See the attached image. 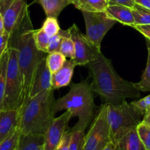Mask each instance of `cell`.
<instances>
[{"label":"cell","mask_w":150,"mask_h":150,"mask_svg":"<svg viewBox=\"0 0 150 150\" xmlns=\"http://www.w3.org/2000/svg\"><path fill=\"white\" fill-rule=\"evenodd\" d=\"M102 150H116V146L113 141H110Z\"/></svg>","instance_id":"39"},{"label":"cell","mask_w":150,"mask_h":150,"mask_svg":"<svg viewBox=\"0 0 150 150\" xmlns=\"http://www.w3.org/2000/svg\"><path fill=\"white\" fill-rule=\"evenodd\" d=\"M104 12L109 17L116 21V23H120L131 27H133L135 25L131 7L123 4H109Z\"/></svg>","instance_id":"14"},{"label":"cell","mask_w":150,"mask_h":150,"mask_svg":"<svg viewBox=\"0 0 150 150\" xmlns=\"http://www.w3.org/2000/svg\"><path fill=\"white\" fill-rule=\"evenodd\" d=\"M9 40H10V35L7 32L0 35V57L8 48Z\"/></svg>","instance_id":"33"},{"label":"cell","mask_w":150,"mask_h":150,"mask_svg":"<svg viewBox=\"0 0 150 150\" xmlns=\"http://www.w3.org/2000/svg\"><path fill=\"white\" fill-rule=\"evenodd\" d=\"M27 9L24 0H0V13L7 33L11 35Z\"/></svg>","instance_id":"10"},{"label":"cell","mask_w":150,"mask_h":150,"mask_svg":"<svg viewBox=\"0 0 150 150\" xmlns=\"http://www.w3.org/2000/svg\"><path fill=\"white\" fill-rule=\"evenodd\" d=\"M44 141V135H20L17 150H41Z\"/></svg>","instance_id":"18"},{"label":"cell","mask_w":150,"mask_h":150,"mask_svg":"<svg viewBox=\"0 0 150 150\" xmlns=\"http://www.w3.org/2000/svg\"><path fill=\"white\" fill-rule=\"evenodd\" d=\"M69 35H70L69 29H66V30H63V29H60L58 33L54 35V36L51 37L49 39V42L48 54L49 53L60 51V45H61L63 38H64V37L69 36Z\"/></svg>","instance_id":"26"},{"label":"cell","mask_w":150,"mask_h":150,"mask_svg":"<svg viewBox=\"0 0 150 150\" xmlns=\"http://www.w3.org/2000/svg\"><path fill=\"white\" fill-rule=\"evenodd\" d=\"M116 150H146L137 133L136 127L130 129L113 142Z\"/></svg>","instance_id":"16"},{"label":"cell","mask_w":150,"mask_h":150,"mask_svg":"<svg viewBox=\"0 0 150 150\" xmlns=\"http://www.w3.org/2000/svg\"><path fill=\"white\" fill-rule=\"evenodd\" d=\"M60 52L64 55L66 58H69L71 60L74 59L75 56L74 43L70 35L64 37L60 45Z\"/></svg>","instance_id":"27"},{"label":"cell","mask_w":150,"mask_h":150,"mask_svg":"<svg viewBox=\"0 0 150 150\" xmlns=\"http://www.w3.org/2000/svg\"><path fill=\"white\" fill-rule=\"evenodd\" d=\"M18 110L0 111V144L10 137L18 128Z\"/></svg>","instance_id":"13"},{"label":"cell","mask_w":150,"mask_h":150,"mask_svg":"<svg viewBox=\"0 0 150 150\" xmlns=\"http://www.w3.org/2000/svg\"><path fill=\"white\" fill-rule=\"evenodd\" d=\"M109 4H119L127 6L132 8L135 4V1L132 0H108Z\"/></svg>","instance_id":"35"},{"label":"cell","mask_w":150,"mask_h":150,"mask_svg":"<svg viewBox=\"0 0 150 150\" xmlns=\"http://www.w3.org/2000/svg\"><path fill=\"white\" fill-rule=\"evenodd\" d=\"M135 29L142 34L146 39H148L150 40V24L148 25H136L133 27Z\"/></svg>","instance_id":"34"},{"label":"cell","mask_w":150,"mask_h":150,"mask_svg":"<svg viewBox=\"0 0 150 150\" xmlns=\"http://www.w3.org/2000/svg\"><path fill=\"white\" fill-rule=\"evenodd\" d=\"M54 90L27 98L18 109V128L21 134L44 135L54 119Z\"/></svg>","instance_id":"3"},{"label":"cell","mask_w":150,"mask_h":150,"mask_svg":"<svg viewBox=\"0 0 150 150\" xmlns=\"http://www.w3.org/2000/svg\"><path fill=\"white\" fill-rule=\"evenodd\" d=\"M20 135V130L17 128L10 137L0 144V150H17Z\"/></svg>","instance_id":"30"},{"label":"cell","mask_w":150,"mask_h":150,"mask_svg":"<svg viewBox=\"0 0 150 150\" xmlns=\"http://www.w3.org/2000/svg\"><path fill=\"white\" fill-rule=\"evenodd\" d=\"M148 49V57H147L146 67L143 73L140 81L133 83V86L140 92H149L150 91V48Z\"/></svg>","instance_id":"23"},{"label":"cell","mask_w":150,"mask_h":150,"mask_svg":"<svg viewBox=\"0 0 150 150\" xmlns=\"http://www.w3.org/2000/svg\"><path fill=\"white\" fill-rule=\"evenodd\" d=\"M46 64L51 74L60 70L66 62V58L60 51L49 53L46 56Z\"/></svg>","instance_id":"22"},{"label":"cell","mask_w":150,"mask_h":150,"mask_svg":"<svg viewBox=\"0 0 150 150\" xmlns=\"http://www.w3.org/2000/svg\"><path fill=\"white\" fill-rule=\"evenodd\" d=\"M107 111V103L103 104L85 135L82 150H102L112 141Z\"/></svg>","instance_id":"7"},{"label":"cell","mask_w":150,"mask_h":150,"mask_svg":"<svg viewBox=\"0 0 150 150\" xmlns=\"http://www.w3.org/2000/svg\"><path fill=\"white\" fill-rule=\"evenodd\" d=\"M141 122L150 127V108L146 111L144 115L143 116V120Z\"/></svg>","instance_id":"36"},{"label":"cell","mask_w":150,"mask_h":150,"mask_svg":"<svg viewBox=\"0 0 150 150\" xmlns=\"http://www.w3.org/2000/svg\"><path fill=\"white\" fill-rule=\"evenodd\" d=\"M6 32L5 28H4V19H3L2 16L0 13V35H3Z\"/></svg>","instance_id":"38"},{"label":"cell","mask_w":150,"mask_h":150,"mask_svg":"<svg viewBox=\"0 0 150 150\" xmlns=\"http://www.w3.org/2000/svg\"><path fill=\"white\" fill-rule=\"evenodd\" d=\"M33 30L29 9H27L10 35L9 40L8 47H13L18 50V62L21 77L24 100L29 97L38 64L48 54L37 48L32 37Z\"/></svg>","instance_id":"1"},{"label":"cell","mask_w":150,"mask_h":150,"mask_svg":"<svg viewBox=\"0 0 150 150\" xmlns=\"http://www.w3.org/2000/svg\"><path fill=\"white\" fill-rule=\"evenodd\" d=\"M132 12L135 21L134 26L150 24V9L135 3L132 7Z\"/></svg>","instance_id":"21"},{"label":"cell","mask_w":150,"mask_h":150,"mask_svg":"<svg viewBox=\"0 0 150 150\" xmlns=\"http://www.w3.org/2000/svg\"><path fill=\"white\" fill-rule=\"evenodd\" d=\"M8 57L9 52L7 48V51L0 57V111L2 110L3 102H4Z\"/></svg>","instance_id":"20"},{"label":"cell","mask_w":150,"mask_h":150,"mask_svg":"<svg viewBox=\"0 0 150 150\" xmlns=\"http://www.w3.org/2000/svg\"><path fill=\"white\" fill-rule=\"evenodd\" d=\"M146 42L147 47L150 48V40H148V39L146 40Z\"/></svg>","instance_id":"40"},{"label":"cell","mask_w":150,"mask_h":150,"mask_svg":"<svg viewBox=\"0 0 150 150\" xmlns=\"http://www.w3.org/2000/svg\"><path fill=\"white\" fill-rule=\"evenodd\" d=\"M72 4L81 12H104L109 5L108 0H72Z\"/></svg>","instance_id":"19"},{"label":"cell","mask_w":150,"mask_h":150,"mask_svg":"<svg viewBox=\"0 0 150 150\" xmlns=\"http://www.w3.org/2000/svg\"><path fill=\"white\" fill-rule=\"evenodd\" d=\"M34 42L37 48L39 51L48 54V46L50 37L44 32L42 28L38 29H34L32 32Z\"/></svg>","instance_id":"24"},{"label":"cell","mask_w":150,"mask_h":150,"mask_svg":"<svg viewBox=\"0 0 150 150\" xmlns=\"http://www.w3.org/2000/svg\"><path fill=\"white\" fill-rule=\"evenodd\" d=\"M46 58H44L38 64L35 76H34L32 89H31L28 98L35 96L44 91L52 89L51 73L46 64Z\"/></svg>","instance_id":"12"},{"label":"cell","mask_w":150,"mask_h":150,"mask_svg":"<svg viewBox=\"0 0 150 150\" xmlns=\"http://www.w3.org/2000/svg\"><path fill=\"white\" fill-rule=\"evenodd\" d=\"M71 138V130H67L65 132L61 141L55 150H69Z\"/></svg>","instance_id":"32"},{"label":"cell","mask_w":150,"mask_h":150,"mask_svg":"<svg viewBox=\"0 0 150 150\" xmlns=\"http://www.w3.org/2000/svg\"><path fill=\"white\" fill-rule=\"evenodd\" d=\"M107 105V121L113 142L117 140L129 130L136 127L141 122V117L126 100L118 105L108 103Z\"/></svg>","instance_id":"6"},{"label":"cell","mask_w":150,"mask_h":150,"mask_svg":"<svg viewBox=\"0 0 150 150\" xmlns=\"http://www.w3.org/2000/svg\"><path fill=\"white\" fill-rule=\"evenodd\" d=\"M92 76V89L105 100V103L118 105L126 98H139L140 91L133 83L122 79L115 70L111 60L102 54L87 64Z\"/></svg>","instance_id":"2"},{"label":"cell","mask_w":150,"mask_h":150,"mask_svg":"<svg viewBox=\"0 0 150 150\" xmlns=\"http://www.w3.org/2000/svg\"><path fill=\"white\" fill-rule=\"evenodd\" d=\"M71 38L74 43L75 56L72 61L76 66L87 65L88 63L99 58L101 52L100 49L93 45L79 30L77 25L73 23L69 28Z\"/></svg>","instance_id":"9"},{"label":"cell","mask_w":150,"mask_h":150,"mask_svg":"<svg viewBox=\"0 0 150 150\" xmlns=\"http://www.w3.org/2000/svg\"><path fill=\"white\" fill-rule=\"evenodd\" d=\"M34 2L41 5L47 17L57 18L63 9L72 4V0H35Z\"/></svg>","instance_id":"17"},{"label":"cell","mask_w":150,"mask_h":150,"mask_svg":"<svg viewBox=\"0 0 150 150\" xmlns=\"http://www.w3.org/2000/svg\"><path fill=\"white\" fill-rule=\"evenodd\" d=\"M85 23V37L97 48L106 34L116 23V21L107 16L105 12H82Z\"/></svg>","instance_id":"8"},{"label":"cell","mask_w":150,"mask_h":150,"mask_svg":"<svg viewBox=\"0 0 150 150\" xmlns=\"http://www.w3.org/2000/svg\"><path fill=\"white\" fill-rule=\"evenodd\" d=\"M44 32L51 38L54 35L57 34L60 30V25L57 21V18L47 17L46 19L44 21V24L42 26Z\"/></svg>","instance_id":"31"},{"label":"cell","mask_w":150,"mask_h":150,"mask_svg":"<svg viewBox=\"0 0 150 150\" xmlns=\"http://www.w3.org/2000/svg\"><path fill=\"white\" fill-rule=\"evenodd\" d=\"M135 3L140 4L146 8L150 9V0H134Z\"/></svg>","instance_id":"37"},{"label":"cell","mask_w":150,"mask_h":150,"mask_svg":"<svg viewBox=\"0 0 150 150\" xmlns=\"http://www.w3.org/2000/svg\"><path fill=\"white\" fill-rule=\"evenodd\" d=\"M71 113L66 111L62 115L56 117L44 133V141L41 150H55L67 130Z\"/></svg>","instance_id":"11"},{"label":"cell","mask_w":150,"mask_h":150,"mask_svg":"<svg viewBox=\"0 0 150 150\" xmlns=\"http://www.w3.org/2000/svg\"><path fill=\"white\" fill-rule=\"evenodd\" d=\"M94 92L88 82L71 83L69 92L62 98L55 100L53 112L69 111L72 117H77L78 122L74 127L85 130L93 120L95 111Z\"/></svg>","instance_id":"4"},{"label":"cell","mask_w":150,"mask_h":150,"mask_svg":"<svg viewBox=\"0 0 150 150\" xmlns=\"http://www.w3.org/2000/svg\"><path fill=\"white\" fill-rule=\"evenodd\" d=\"M8 63L2 110H18L24 101L21 77L18 62V50L8 47Z\"/></svg>","instance_id":"5"},{"label":"cell","mask_w":150,"mask_h":150,"mask_svg":"<svg viewBox=\"0 0 150 150\" xmlns=\"http://www.w3.org/2000/svg\"><path fill=\"white\" fill-rule=\"evenodd\" d=\"M136 130L145 149L150 150V127L141 122L137 125Z\"/></svg>","instance_id":"28"},{"label":"cell","mask_w":150,"mask_h":150,"mask_svg":"<svg viewBox=\"0 0 150 150\" xmlns=\"http://www.w3.org/2000/svg\"><path fill=\"white\" fill-rule=\"evenodd\" d=\"M129 104L139 117H143L146 111L150 108V95L138 100L132 101Z\"/></svg>","instance_id":"29"},{"label":"cell","mask_w":150,"mask_h":150,"mask_svg":"<svg viewBox=\"0 0 150 150\" xmlns=\"http://www.w3.org/2000/svg\"><path fill=\"white\" fill-rule=\"evenodd\" d=\"M71 138L69 150H82L85 139V130L73 127L71 129Z\"/></svg>","instance_id":"25"},{"label":"cell","mask_w":150,"mask_h":150,"mask_svg":"<svg viewBox=\"0 0 150 150\" xmlns=\"http://www.w3.org/2000/svg\"><path fill=\"white\" fill-rule=\"evenodd\" d=\"M75 66L76 64L71 59H66L61 68L51 74V88L53 90L69 85L73 77Z\"/></svg>","instance_id":"15"}]
</instances>
